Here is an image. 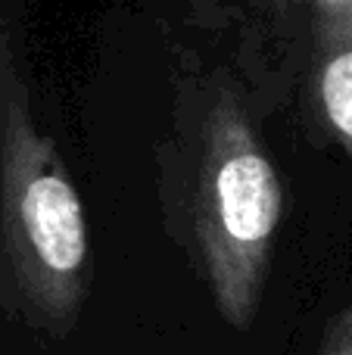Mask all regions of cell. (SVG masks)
<instances>
[{
  "mask_svg": "<svg viewBox=\"0 0 352 355\" xmlns=\"http://www.w3.org/2000/svg\"><path fill=\"white\" fill-rule=\"evenodd\" d=\"M284 218L278 168L231 91L206 116L203 150L184 196V246L225 324L249 331L259 315Z\"/></svg>",
  "mask_w": 352,
  "mask_h": 355,
  "instance_id": "6da1fadb",
  "label": "cell"
},
{
  "mask_svg": "<svg viewBox=\"0 0 352 355\" xmlns=\"http://www.w3.org/2000/svg\"><path fill=\"white\" fill-rule=\"evenodd\" d=\"M0 246L25 324L56 340L72 334L91 290L85 206L56 144L35 128L19 91L3 128Z\"/></svg>",
  "mask_w": 352,
  "mask_h": 355,
  "instance_id": "7a4b0ae2",
  "label": "cell"
},
{
  "mask_svg": "<svg viewBox=\"0 0 352 355\" xmlns=\"http://www.w3.org/2000/svg\"><path fill=\"white\" fill-rule=\"evenodd\" d=\"M315 100L352 162V22L315 25Z\"/></svg>",
  "mask_w": 352,
  "mask_h": 355,
  "instance_id": "3957f363",
  "label": "cell"
},
{
  "mask_svg": "<svg viewBox=\"0 0 352 355\" xmlns=\"http://www.w3.org/2000/svg\"><path fill=\"white\" fill-rule=\"evenodd\" d=\"M318 355H352V300L328 321L318 343Z\"/></svg>",
  "mask_w": 352,
  "mask_h": 355,
  "instance_id": "277c9868",
  "label": "cell"
},
{
  "mask_svg": "<svg viewBox=\"0 0 352 355\" xmlns=\"http://www.w3.org/2000/svg\"><path fill=\"white\" fill-rule=\"evenodd\" d=\"M312 10L315 25H337L352 22V0H299Z\"/></svg>",
  "mask_w": 352,
  "mask_h": 355,
  "instance_id": "5b68a950",
  "label": "cell"
}]
</instances>
